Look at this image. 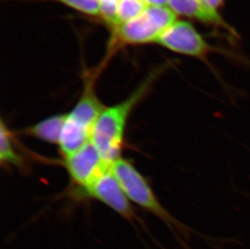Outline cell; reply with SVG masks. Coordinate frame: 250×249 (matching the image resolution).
<instances>
[{"mask_svg": "<svg viewBox=\"0 0 250 249\" xmlns=\"http://www.w3.org/2000/svg\"><path fill=\"white\" fill-rule=\"evenodd\" d=\"M156 76V72L150 74L126 99L110 107H105L97 119L90 140L109 165L122 158L128 119L136 106L148 93Z\"/></svg>", "mask_w": 250, "mask_h": 249, "instance_id": "obj_1", "label": "cell"}, {"mask_svg": "<svg viewBox=\"0 0 250 249\" xmlns=\"http://www.w3.org/2000/svg\"><path fill=\"white\" fill-rule=\"evenodd\" d=\"M95 80L94 76H90L86 80L83 94L72 110L66 113L58 145L63 158L90 141L95 124L106 107L97 97Z\"/></svg>", "mask_w": 250, "mask_h": 249, "instance_id": "obj_2", "label": "cell"}, {"mask_svg": "<svg viewBox=\"0 0 250 249\" xmlns=\"http://www.w3.org/2000/svg\"><path fill=\"white\" fill-rule=\"evenodd\" d=\"M177 21V14L168 6H148L135 19L112 28L110 52L128 45L156 42Z\"/></svg>", "mask_w": 250, "mask_h": 249, "instance_id": "obj_3", "label": "cell"}, {"mask_svg": "<svg viewBox=\"0 0 250 249\" xmlns=\"http://www.w3.org/2000/svg\"><path fill=\"white\" fill-rule=\"evenodd\" d=\"M111 169L130 202L158 217L172 230L184 232L182 224L176 221L164 208L145 177L130 161L120 158L112 164Z\"/></svg>", "mask_w": 250, "mask_h": 249, "instance_id": "obj_4", "label": "cell"}, {"mask_svg": "<svg viewBox=\"0 0 250 249\" xmlns=\"http://www.w3.org/2000/svg\"><path fill=\"white\" fill-rule=\"evenodd\" d=\"M64 167L72 184L83 193L111 165L104 161L90 140L75 152L64 157Z\"/></svg>", "mask_w": 250, "mask_h": 249, "instance_id": "obj_5", "label": "cell"}, {"mask_svg": "<svg viewBox=\"0 0 250 249\" xmlns=\"http://www.w3.org/2000/svg\"><path fill=\"white\" fill-rule=\"evenodd\" d=\"M85 195L102 202L123 219L134 221L137 219L132 204L113 174L111 167L83 192Z\"/></svg>", "mask_w": 250, "mask_h": 249, "instance_id": "obj_6", "label": "cell"}, {"mask_svg": "<svg viewBox=\"0 0 250 249\" xmlns=\"http://www.w3.org/2000/svg\"><path fill=\"white\" fill-rule=\"evenodd\" d=\"M158 45L178 54L202 59L210 48L194 26L187 21H176L160 37Z\"/></svg>", "mask_w": 250, "mask_h": 249, "instance_id": "obj_7", "label": "cell"}, {"mask_svg": "<svg viewBox=\"0 0 250 249\" xmlns=\"http://www.w3.org/2000/svg\"><path fill=\"white\" fill-rule=\"evenodd\" d=\"M167 6L177 15L198 20L207 24L229 28L217 11L208 7L202 0H168Z\"/></svg>", "mask_w": 250, "mask_h": 249, "instance_id": "obj_8", "label": "cell"}, {"mask_svg": "<svg viewBox=\"0 0 250 249\" xmlns=\"http://www.w3.org/2000/svg\"><path fill=\"white\" fill-rule=\"evenodd\" d=\"M66 113L50 116L24 129V134L48 144L59 145Z\"/></svg>", "mask_w": 250, "mask_h": 249, "instance_id": "obj_9", "label": "cell"}, {"mask_svg": "<svg viewBox=\"0 0 250 249\" xmlns=\"http://www.w3.org/2000/svg\"><path fill=\"white\" fill-rule=\"evenodd\" d=\"M0 163L2 166L20 169L25 167L24 159L15 144L13 133L2 118L0 123Z\"/></svg>", "mask_w": 250, "mask_h": 249, "instance_id": "obj_10", "label": "cell"}, {"mask_svg": "<svg viewBox=\"0 0 250 249\" xmlns=\"http://www.w3.org/2000/svg\"><path fill=\"white\" fill-rule=\"evenodd\" d=\"M148 6L145 0H118L117 5V26L135 19Z\"/></svg>", "mask_w": 250, "mask_h": 249, "instance_id": "obj_11", "label": "cell"}, {"mask_svg": "<svg viewBox=\"0 0 250 249\" xmlns=\"http://www.w3.org/2000/svg\"><path fill=\"white\" fill-rule=\"evenodd\" d=\"M22 1H51V2H60L83 14L93 16V17H100V5L94 0H22Z\"/></svg>", "mask_w": 250, "mask_h": 249, "instance_id": "obj_12", "label": "cell"}, {"mask_svg": "<svg viewBox=\"0 0 250 249\" xmlns=\"http://www.w3.org/2000/svg\"><path fill=\"white\" fill-rule=\"evenodd\" d=\"M100 5V17L111 28L117 26V5L118 0H94Z\"/></svg>", "mask_w": 250, "mask_h": 249, "instance_id": "obj_13", "label": "cell"}, {"mask_svg": "<svg viewBox=\"0 0 250 249\" xmlns=\"http://www.w3.org/2000/svg\"><path fill=\"white\" fill-rule=\"evenodd\" d=\"M208 7L211 9L216 10L217 11L219 7L222 6L224 3V0H202Z\"/></svg>", "mask_w": 250, "mask_h": 249, "instance_id": "obj_14", "label": "cell"}, {"mask_svg": "<svg viewBox=\"0 0 250 249\" xmlns=\"http://www.w3.org/2000/svg\"><path fill=\"white\" fill-rule=\"evenodd\" d=\"M149 6H167L168 0H145Z\"/></svg>", "mask_w": 250, "mask_h": 249, "instance_id": "obj_15", "label": "cell"}]
</instances>
